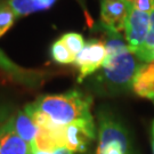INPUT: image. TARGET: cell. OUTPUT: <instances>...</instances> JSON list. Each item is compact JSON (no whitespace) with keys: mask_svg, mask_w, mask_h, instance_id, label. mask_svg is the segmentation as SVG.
Here are the masks:
<instances>
[{"mask_svg":"<svg viewBox=\"0 0 154 154\" xmlns=\"http://www.w3.org/2000/svg\"><path fill=\"white\" fill-rule=\"evenodd\" d=\"M107 57L105 44L98 39H90L75 56L74 65L79 70L78 82H82L86 78L95 74L102 69Z\"/></svg>","mask_w":154,"mask_h":154,"instance_id":"cell-5","label":"cell"},{"mask_svg":"<svg viewBox=\"0 0 154 154\" xmlns=\"http://www.w3.org/2000/svg\"><path fill=\"white\" fill-rule=\"evenodd\" d=\"M31 154H54V151H45V149H32V153Z\"/></svg>","mask_w":154,"mask_h":154,"instance_id":"cell-20","label":"cell"},{"mask_svg":"<svg viewBox=\"0 0 154 154\" xmlns=\"http://www.w3.org/2000/svg\"><path fill=\"white\" fill-rule=\"evenodd\" d=\"M0 69L5 72L7 75H9L15 82L23 85L30 88H38L46 80L47 72L40 70H31L24 69L16 65L11 58L5 55V53L0 49Z\"/></svg>","mask_w":154,"mask_h":154,"instance_id":"cell-8","label":"cell"},{"mask_svg":"<svg viewBox=\"0 0 154 154\" xmlns=\"http://www.w3.org/2000/svg\"><path fill=\"white\" fill-rule=\"evenodd\" d=\"M33 109L57 126L95 119L91 113L93 97L79 89L57 95H44L31 103Z\"/></svg>","mask_w":154,"mask_h":154,"instance_id":"cell-2","label":"cell"},{"mask_svg":"<svg viewBox=\"0 0 154 154\" xmlns=\"http://www.w3.org/2000/svg\"><path fill=\"white\" fill-rule=\"evenodd\" d=\"M129 1H130V0H129Z\"/></svg>","mask_w":154,"mask_h":154,"instance_id":"cell-21","label":"cell"},{"mask_svg":"<svg viewBox=\"0 0 154 154\" xmlns=\"http://www.w3.org/2000/svg\"><path fill=\"white\" fill-rule=\"evenodd\" d=\"M149 29V14L131 7L125 25V40L129 50L135 55L140 50L147 38Z\"/></svg>","mask_w":154,"mask_h":154,"instance_id":"cell-6","label":"cell"},{"mask_svg":"<svg viewBox=\"0 0 154 154\" xmlns=\"http://www.w3.org/2000/svg\"><path fill=\"white\" fill-rule=\"evenodd\" d=\"M60 39H61L62 42L65 45L66 47L71 50L75 56L79 54V51L82 49L85 44H86V41H85L82 35L77 32L64 33Z\"/></svg>","mask_w":154,"mask_h":154,"instance_id":"cell-16","label":"cell"},{"mask_svg":"<svg viewBox=\"0 0 154 154\" xmlns=\"http://www.w3.org/2000/svg\"><path fill=\"white\" fill-rule=\"evenodd\" d=\"M132 91L142 98L154 100V61L143 63L132 81Z\"/></svg>","mask_w":154,"mask_h":154,"instance_id":"cell-11","label":"cell"},{"mask_svg":"<svg viewBox=\"0 0 154 154\" xmlns=\"http://www.w3.org/2000/svg\"><path fill=\"white\" fill-rule=\"evenodd\" d=\"M131 7L129 0H102L100 24L116 32H121L125 30Z\"/></svg>","mask_w":154,"mask_h":154,"instance_id":"cell-7","label":"cell"},{"mask_svg":"<svg viewBox=\"0 0 154 154\" xmlns=\"http://www.w3.org/2000/svg\"><path fill=\"white\" fill-rule=\"evenodd\" d=\"M97 138V125L95 119L81 120L62 128V146L74 154H86Z\"/></svg>","mask_w":154,"mask_h":154,"instance_id":"cell-4","label":"cell"},{"mask_svg":"<svg viewBox=\"0 0 154 154\" xmlns=\"http://www.w3.org/2000/svg\"><path fill=\"white\" fill-rule=\"evenodd\" d=\"M9 119L0 127V154H31V145L14 131Z\"/></svg>","mask_w":154,"mask_h":154,"instance_id":"cell-9","label":"cell"},{"mask_svg":"<svg viewBox=\"0 0 154 154\" xmlns=\"http://www.w3.org/2000/svg\"><path fill=\"white\" fill-rule=\"evenodd\" d=\"M130 2L134 8L149 14L154 7V0H130Z\"/></svg>","mask_w":154,"mask_h":154,"instance_id":"cell-17","label":"cell"},{"mask_svg":"<svg viewBox=\"0 0 154 154\" xmlns=\"http://www.w3.org/2000/svg\"><path fill=\"white\" fill-rule=\"evenodd\" d=\"M100 30L107 57L91 82L94 91L100 96H118L132 91L134 78L143 62L129 50L121 33L103 24Z\"/></svg>","mask_w":154,"mask_h":154,"instance_id":"cell-1","label":"cell"},{"mask_svg":"<svg viewBox=\"0 0 154 154\" xmlns=\"http://www.w3.org/2000/svg\"><path fill=\"white\" fill-rule=\"evenodd\" d=\"M50 56L53 61L61 65L74 64V61H75V55L62 42L61 39L53 42L50 47Z\"/></svg>","mask_w":154,"mask_h":154,"instance_id":"cell-14","label":"cell"},{"mask_svg":"<svg viewBox=\"0 0 154 154\" xmlns=\"http://www.w3.org/2000/svg\"><path fill=\"white\" fill-rule=\"evenodd\" d=\"M17 16L7 4L0 5V38L14 25Z\"/></svg>","mask_w":154,"mask_h":154,"instance_id":"cell-15","label":"cell"},{"mask_svg":"<svg viewBox=\"0 0 154 154\" xmlns=\"http://www.w3.org/2000/svg\"><path fill=\"white\" fill-rule=\"evenodd\" d=\"M139 61L143 63H149L154 61V7L149 13V29L147 38L140 50L136 54Z\"/></svg>","mask_w":154,"mask_h":154,"instance_id":"cell-13","label":"cell"},{"mask_svg":"<svg viewBox=\"0 0 154 154\" xmlns=\"http://www.w3.org/2000/svg\"><path fill=\"white\" fill-rule=\"evenodd\" d=\"M9 120L14 131L32 147L39 134V127L29 111L25 107L21 111H17L16 113H13Z\"/></svg>","mask_w":154,"mask_h":154,"instance_id":"cell-10","label":"cell"},{"mask_svg":"<svg viewBox=\"0 0 154 154\" xmlns=\"http://www.w3.org/2000/svg\"><path fill=\"white\" fill-rule=\"evenodd\" d=\"M56 1L57 0H8L6 4L18 18L33 13L47 11Z\"/></svg>","mask_w":154,"mask_h":154,"instance_id":"cell-12","label":"cell"},{"mask_svg":"<svg viewBox=\"0 0 154 154\" xmlns=\"http://www.w3.org/2000/svg\"><path fill=\"white\" fill-rule=\"evenodd\" d=\"M91 154H137L125 123L107 107L97 111V138Z\"/></svg>","mask_w":154,"mask_h":154,"instance_id":"cell-3","label":"cell"},{"mask_svg":"<svg viewBox=\"0 0 154 154\" xmlns=\"http://www.w3.org/2000/svg\"><path fill=\"white\" fill-rule=\"evenodd\" d=\"M151 149H152V154H154V119L152 121V126H151Z\"/></svg>","mask_w":154,"mask_h":154,"instance_id":"cell-19","label":"cell"},{"mask_svg":"<svg viewBox=\"0 0 154 154\" xmlns=\"http://www.w3.org/2000/svg\"><path fill=\"white\" fill-rule=\"evenodd\" d=\"M11 116H13V110L9 105L0 104V127L2 126Z\"/></svg>","mask_w":154,"mask_h":154,"instance_id":"cell-18","label":"cell"}]
</instances>
